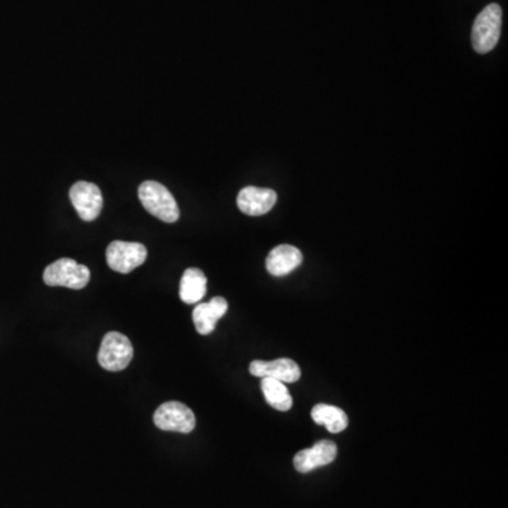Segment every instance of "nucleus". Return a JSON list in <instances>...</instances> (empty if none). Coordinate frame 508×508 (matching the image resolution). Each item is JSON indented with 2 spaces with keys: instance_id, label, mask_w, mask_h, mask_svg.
<instances>
[{
  "instance_id": "obj_1",
  "label": "nucleus",
  "mask_w": 508,
  "mask_h": 508,
  "mask_svg": "<svg viewBox=\"0 0 508 508\" xmlns=\"http://www.w3.org/2000/svg\"><path fill=\"white\" fill-rule=\"evenodd\" d=\"M138 198L141 204L153 217L158 218L166 223L178 220L179 208L173 194L156 181H145L138 187Z\"/></svg>"
},
{
  "instance_id": "obj_2",
  "label": "nucleus",
  "mask_w": 508,
  "mask_h": 508,
  "mask_svg": "<svg viewBox=\"0 0 508 508\" xmlns=\"http://www.w3.org/2000/svg\"><path fill=\"white\" fill-rule=\"evenodd\" d=\"M502 7L497 4L489 5L479 13L472 28V45L477 53H490L496 47L502 33Z\"/></svg>"
},
{
  "instance_id": "obj_3",
  "label": "nucleus",
  "mask_w": 508,
  "mask_h": 508,
  "mask_svg": "<svg viewBox=\"0 0 508 508\" xmlns=\"http://www.w3.org/2000/svg\"><path fill=\"white\" fill-rule=\"evenodd\" d=\"M43 279L50 287L82 290L91 279V271L88 267L76 263L73 259H60L46 269Z\"/></svg>"
},
{
  "instance_id": "obj_4",
  "label": "nucleus",
  "mask_w": 508,
  "mask_h": 508,
  "mask_svg": "<svg viewBox=\"0 0 508 508\" xmlns=\"http://www.w3.org/2000/svg\"><path fill=\"white\" fill-rule=\"evenodd\" d=\"M133 359V346L127 336L109 332L102 339L97 361L107 371H122Z\"/></svg>"
},
{
  "instance_id": "obj_5",
  "label": "nucleus",
  "mask_w": 508,
  "mask_h": 508,
  "mask_svg": "<svg viewBox=\"0 0 508 508\" xmlns=\"http://www.w3.org/2000/svg\"><path fill=\"white\" fill-rule=\"evenodd\" d=\"M154 423L161 431L189 433L195 430L197 418L191 408L178 401L164 402L154 412Z\"/></svg>"
},
{
  "instance_id": "obj_6",
  "label": "nucleus",
  "mask_w": 508,
  "mask_h": 508,
  "mask_svg": "<svg viewBox=\"0 0 508 508\" xmlns=\"http://www.w3.org/2000/svg\"><path fill=\"white\" fill-rule=\"evenodd\" d=\"M146 259H147V249L141 243L117 240L107 246V266L117 273H130L145 263Z\"/></svg>"
},
{
  "instance_id": "obj_7",
  "label": "nucleus",
  "mask_w": 508,
  "mask_h": 508,
  "mask_svg": "<svg viewBox=\"0 0 508 508\" xmlns=\"http://www.w3.org/2000/svg\"><path fill=\"white\" fill-rule=\"evenodd\" d=\"M69 199L73 202L76 214L85 222H92L97 219L104 207L101 189L92 182H76L69 189Z\"/></svg>"
},
{
  "instance_id": "obj_8",
  "label": "nucleus",
  "mask_w": 508,
  "mask_h": 508,
  "mask_svg": "<svg viewBox=\"0 0 508 508\" xmlns=\"http://www.w3.org/2000/svg\"><path fill=\"white\" fill-rule=\"evenodd\" d=\"M253 376L260 379H274L282 383H295L301 379V369L291 359H277L273 361H254L249 366Z\"/></svg>"
},
{
  "instance_id": "obj_9",
  "label": "nucleus",
  "mask_w": 508,
  "mask_h": 508,
  "mask_svg": "<svg viewBox=\"0 0 508 508\" xmlns=\"http://www.w3.org/2000/svg\"><path fill=\"white\" fill-rule=\"evenodd\" d=\"M338 455V448L332 441L323 440L312 448L300 451L294 458V466L300 473H308L315 469L332 463Z\"/></svg>"
},
{
  "instance_id": "obj_10",
  "label": "nucleus",
  "mask_w": 508,
  "mask_h": 508,
  "mask_svg": "<svg viewBox=\"0 0 508 508\" xmlns=\"http://www.w3.org/2000/svg\"><path fill=\"white\" fill-rule=\"evenodd\" d=\"M277 194L273 189L246 187L238 195V207L249 217H260L273 209Z\"/></svg>"
},
{
  "instance_id": "obj_11",
  "label": "nucleus",
  "mask_w": 508,
  "mask_h": 508,
  "mask_svg": "<svg viewBox=\"0 0 508 508\" xmlns=\"http://www.w3.org/2000/svg\"><path fill=\"white\" fill-rule=\"evenodd\" d=\"M228 301L223 297H215L209 302L198 304L192 312L195 328L201 335H209L214 332L218 320L228 312Z\"/></svg>"
},
{
  "instance_id": "obj_12",
  "label": "nucleus",
  "mask_w": 508,
  "mask_h": 508,
  "mask_svg": "<svg viewBox=\"0 0 508 508\" xmlns=\"http://www.w3.org/2000/svg\"><path fill=\"white\" fill-rule=\"evenodd\" d=\"M302 253L291 245H279L269 253L266 260L267 271L271 276L282 277L301 266Z\"/></svg>"
},
{
  "instance_id": "obj_13",
  "label": "nucleus",
  "mask_w": 508,
  "mask_h": 508,
  "mask_svg": "<svg viewBox=\"0 0 508 508\" xmlns=\"http://www.w3.org/2000/svg\"><path fill=\"white\" fill-rule=\"evenodd\" d=\"M207 276L199 269H188L179 282V299L186 304H198L207 294Z\"/></svg>"
},
{
  "instance_id": "obj_14",
  "label": "nucleus",
  "mask_w": 508,
  "mask_h": 508,
  "mask_svg": "<svg viewBox=\"0 0 508 508\" xmlns=\"http://www.w3.org/2000/svg\"><path fill=\"white\" fill-rule=\"evenodd\" d=\"M310 417L318 425L327 427L332 433H339L348 428V415L335 405L317 404L310 411Z\"/></svg>"
},
{
  "instance_id": "obj_15",
  "label": "nucleus",
  "mask_w": 508,
  "mask_h": 508,
  "mask_svg": "<svg viewBox=\"0 0 508 508\" xmlns=\"http://www.w3.org/2000/svg\"><path fill=\"white\" fill-rule=\"evenodd\" d=\"M261 391L264 399L277 411H290L292 407V397L286 383L274 379H261Z\"/></svg>"
}]
</instances>
